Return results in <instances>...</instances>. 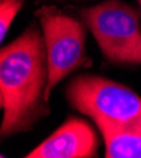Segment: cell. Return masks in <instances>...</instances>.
Wrapping results in <instances>:
<instances>
[{"instance_id":"277c9868","label":"cell","mask_w":141,"mask_h":158,"mask_svg":"<svg viewBox=\"0 0 141 158\" xmlns=\"http://www.w3.org/2000/svg\"><path fill=\"white\" fill-rule=\"evenodd\" d=\"M34 15L40 22L46 46L48 81L45 99L50 101L51 91L61 80L82 67H90L93 61L85 53L84 22L48 5L37 9Z\"/></svg>"},{"instance_id":"7a4b0ae2","label":"cell","mask_w":141,"mask_h":158,"mask_svg":"<svg viewBox=\"0 0 141 158\" xmlns=\"http://www.w3.org/2000/svg\"><path fill=\"white\" fill-rule=\"evenodd\" d=\"M79 15L104 58L112 64H141L139 11L121 0H104L83 8Z\"/></svg>"},{"instance_id":"6da1fadb","label":"cell","mask_w":141,"mask_h":158,"mask_svg":"<svg viewBox=\"0 0 141 158\" xmlns=\"http://www.w3.org/2000/svg\"><path fill=\"white\" fill-rule=\"evenodd\" d=\"M48 64L43 33L31 23L0 51L2 138L27 133L51 110L45 99Z\"/></svg>"},{"instance_id":"5b68a950","label":"cell","mask_w":141,"mask_h":158,"mask_svg":"<svg viewBox=\"0 0 141 158\" xmlns=\"http://www.w3.org/2000/svg\"><path fill=\"white\" fill-rule=\"evenodd\" d=\"M99 139L93 127L78 116H69L48 138L31 151L27 158H93Z\"/></svg>"},{"instance_id":"8992f818","label":"cell","mask_w":141,"mask_h":158,"mask_svg":"<svg viewBox=\"0 0 141 158\" xmlns=\"http://www.w3.org/2000/svg\"><path fill=\"white\" fill-rule=\"evenodd\" d=\"M104 140V156L107 158H141V122L116 127L97 122Z\"/></svg>"},{"instance_id":"ba28073f","label":"cell","mask_w":141,"mask_h":158,"mask_svg":"<svg viewBox=\"0 0 141 158\" xmlns=\"http://www.w3.org/2000/svg\"><path fill=\"white\" fill-rule=\"evenodd\" d=\"M136 2L139 3V6H140V9H141V0H136Z\"/></svg>"},{"instance_id":"52a82bcc","label":"cell","mask_w":141,"mask_h":158,"mask_svg":"<svg viewBox=\"0 0 141 158\" xmlns=\"http://www.w3.org/2000/svg\"><path fill=\"white\" fill-rule=\"evenodd\" d=\"M25 0H0V41L4 42L10 25Z\"/></svg>"},{"instance_id":"3957f363","label":"cell","mask_w":141,"mask_h":158,"mask_svg":"<svg viewBox=\"0 0 141 158\" xmlns=\"http://www.w3.org/2000/svg\"><path fill=\"white\" fill-rule=\"evenodd\" d=\"M65 98L74 110L94 123L127 127L141 122V96L129 86L98 75L73 77L65 87Z\"/></svg>"}]
</instances>
